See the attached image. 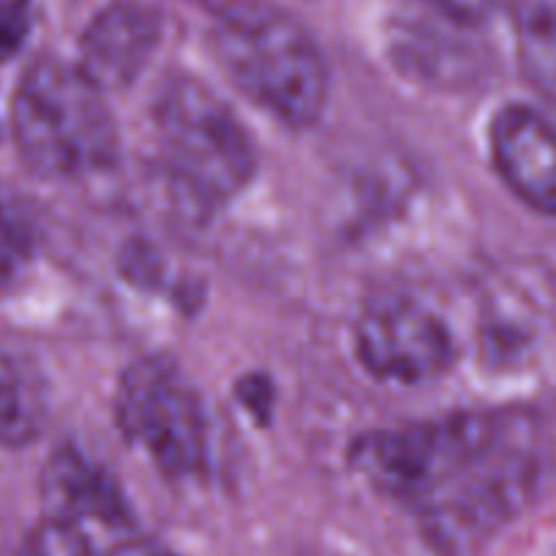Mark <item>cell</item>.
<instances>
[{
	"instance_id": "13",
	"label": "cell",
	"mask_w": 556,
	"mask_h": 556,
	"mask_svg": "<svg viewBox=\"0 0 556 556\" xmlns=\"http://www.w3.org/2000/svg\"><path fill=\"white\" fill-rule=\"evenodd\" d=\"M39 213L20 191L0 186V278L14 276L39 249Z\"/></svg>"
},
{
	"instance_id": "6",
	"label": "cell",
	"mask_w": 556,
	"mask_h": 556,
	"mask_svg": "<svg viewBox=\"0 0 556 556\" xmlns=\"http://www.w3.org/2000/svg\"><path fill=\"white\" fill-rule=\"evenodd\" d=\"M115 417L123 437L167 478L205 472V412L173 363L159 357L131 363L117 384Z\"/></svg>"
},
{
	"instance_id": "8",
	"label": "cell",
	"mask_w": 556,
	"mask_h": 556,
	"mask_svg": "<svg viewBox=\"0 0 556 556\" xmlns=\"http://www.w3.org/2000/svg\"><path fill=\"white\" fill-rule=\"evenodd\" d=\"M491 156L518 200L556 216V128L540 112L505 106L491 123Z\"/></svg>"
},
{
	"instance_id": "2",
	"label": "cell",
	"mask_w": 556,
	"mask_h": 556,
	"mask_svg": "<svg viewBox=\"0 0 556 556\" xmlns=\"http://www.w3.org/2000/svg\"><path fill=\"white\" fill-rule=\"evenodd\" d=\"M12 131L25 164L52 180L104 173L117 156V131L104 90L79 66L50 58L30 66L17 85Z\"/></svg>"
},
{
	"instance_id": "3",
	"label": "cell",
	"mask_w": 556,
	"mask_h": 556,
	"mask_svg": "<svg viewBox=\"0 0 556 556\" xmlns=\"http://www.w3.org/2000/svg\"><path fill=\"white\" fill-rule=\"evenodd\" d=\"M538 480L532 431L510 415L505 431L415 507L426 538L447 556L472 554L529 500Z\"/></svg>"
},
{
	"instance_id": "4",
	"label": "cell",
	"mask_w": 556,
	"mask_h": 556,
	"mask_svg": "<svg viewBox=\"0 0 556 556\" xmlns=\"http://www.w3.org/2000/svg\"><path fill=\"white\" fill-rule=\"evenodd\" d=\"M153 121L164 164L200 200H232L254 175L249 134L235 112L197 79H167Z\"/></svg>"
},
{
	"instance_id": "15",
	"label": "cell",
	"mask_w": 556,
	"mask_h": 556,
	"mask_svg": "<svg viewBox=\"0 0 556 556\" xmlns=\"http://www.w3.org/2000/svg\"><path fill=\"white\" fill-rule=\"evenodd\" d=\"M30 0H3L0 3V61L20 52L30 34Z\"/></svg>"
},
{
	"instance_id": "16",
	"label": "cell",
	"mask_w": 556,
	"mask_h": 556,
	"mask_svg": "<svg viewBox=\"0 0 556 556\" xmlns=\"http://www.w3.org/2000/svg\"><path fill=\"white\" fill-rule=\"evenodd\" d=\"M426 3L462 25H480L496 7V0H426Z\"/></svg>"
},
{
	"instance_id": "12",
	"label": "cell",
	"mask_w": 556,
	"mask_h": 556,
	"mask_svg": "<svg viewBox=\"0 0 556 556\" xmlns=\"http://www.w3.org/2000/svg\"><path fill=\"white\" fill-rule=\"evenodd\" d=\"M518 63L523 77L548 104L556 106V7L527 3L516 20Z\"/></svg>"
},
{
	"instance_id": "1",
	"label": "cell",
	"mask_w": 556,
	"mask_h": 556,
	"mask_svg": "<svg viewBox=\"0 0 556 556\" xmlns=\"http://www.w3.org/2000/svg\"><path fill=\"white\" fill-rule=\"evenodd\" d=\"M213 47L240 90L292 128L319 121L328 68L317 41L298 20L265 3H235L218 17Z\"/></svg>"
},
{
	"instance_id": "10",
	"label": "cell",
	"mask_w": 556,
	"mask_h": 556,
	"mask_svg": "<svg viewBox=\"0 0 556 556\" xmlns=\"http://www.w3.org/2000/svg\"><path fill=\"white\" fill-rule=\"evenodd\" d=\"M41 496L52 521L74 523H126L128 510L117 485L74 447H58L41 475Z\"/></svg>"
},
{
	"instance_id": "9",
	"label": "cell",
	"mask_w": 556,
	"mask_h": 556,
	"mask_svg": "<svg viewBox=\"0 0 556 556\" xmlns=\"http://www.w3.org/2000/svg\"><path fill=\"white\" fill-rule=\"evenodd\" d=\"M156 12L137 0H117L106 7L79 41V68L101 90L131 85L151 61L159 45Z\"/></svg>"
},
{
	"instance_id": "14",
	"label": "cell",
	"mask_w": 556,
	"mask_h": 556,
	"mask_svg": "<svg viewBox=\"0 0 556 556\" xmlns=\"http://www.w3.org/2000/svg\"><path fill=\"white\" fill-rule=\"evenodd\" d=\"M20 556H96L83 527L63 521H47L30 534Z\"/></svg>"
},
{
	"instance_id": "7",
	"label": "cell",
	"mask_w": 556,
	"mask_h": 556,
	"mask_svg": "<svg viewBox=\"0 0 556 556\" xmlns=\"http://www.w3.org/2000/svg\"><path fill=\"white\" fill-rule=\"evenodd\" d=\"M363 366L388 382H429L451 368L453 339L445 325L412 301H382L355 330Z\"/></svg>"
},
{
	"instance_id": "17",
	"label": "cell",
	"mask_w": 556,
	"mask_h": 556,
	"mask_svg": "<svg viewBox=\"0 0 556 556\" xmlns=\"http://www.w3.org/2000/svg\"><path fill=\"white\" fill-rule=\"evenodd\" d=\"M104 556H169L167 551L151 543H121L106 551Z\"/></svg>"
},
{
	"instance_id": "5",
	"label": "cell",
	"mask_w": 556,
	"mask_h": 556,
	"mask_svg": "<svg viewBox=\"0 0 556 556\" xmlns=\"http://www.w3.org/2000/svg\"><path fill=\"white\" fill-rule=\"evenodd\" d=\"M507 420L510 415L458 412L363 437L352 456L379 491L415 510L464 464L485 451L505 431Z\"/></svg>"
},
{
	"instance_id": "11",
	"label": "cell",
	"mask_w": 556,
	"mask_h": 556,
	"mask_svg": "<svg viewBox=\"0 0 556 556\" xmlns=\"http://www.w3.org/2000/svg\"><path fill=\"white\" fill-rule=\"evenodd\" d=\"M50 420V382L39 357L23 344L0 341V445L36 442Z\"/></svg>"
}]
</instances>
